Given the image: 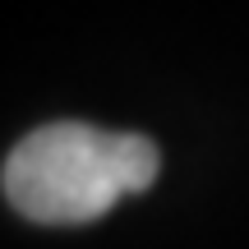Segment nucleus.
I'll list each match as a JSON object with an SVG mask.
<instances>
[{"label": "nucleus", "mask_w": 249, "mask_h": 249, "mask_svg": "<svg viewBox=\"0 0 249 249\" xmlns=\"http://www.w3.org/2000/svg\"><path fill=\"white\" fill-rule=\"evenodd\" d=\"M161 171V152L143 134L55 120L18 139L5 157V203L42 226H83L120 198L143 194Z\"/></svg>", "instance_id": "obj_1"}]
</instances>
